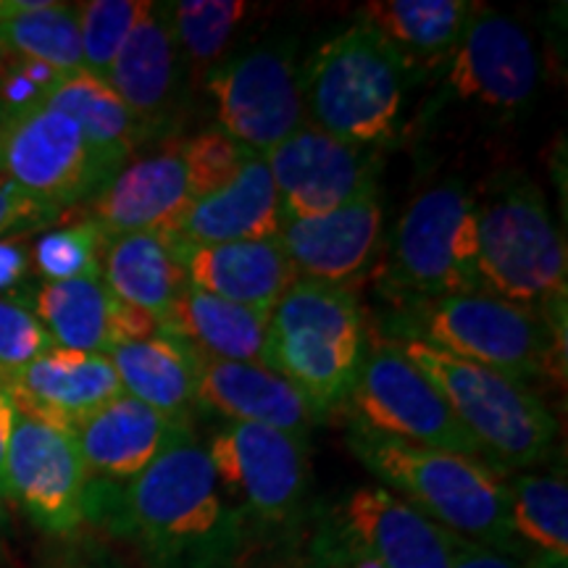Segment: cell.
Returning a JSON list of instances; mask_svg holds the SVG:
<instances>
[{
	"instance_id": "1",
	"label": "cell",
	"mask_w": 568,
	"mask_h": 568,
	"mask_svg": "<svg viewBox=\"0 0 568 568\" xmlns=\"http://www.w3.org/2000/svg\"><path fill=\"white\" fill-rule=\"evenodd\" d=\"M84 521L130 539L148 568H237L243 556L240 518L195 437L126 485L90 481Z\"/></svg>"
},
{
	"instance_id": "2",
	"label": "cell",
	"mask_w": 568,
	"mask_h": 568,
	"mask_svg": "<svg viewBox=\"0 0 568 568\" xmlns=\"http://www.w3.org/2000/svg\"><path fill=\"white\" fill-rule=\"evenodd\" d=\"M243 529V556H293L314 535L308 443L258 424L226 422L203 445ZM237 566V568H240Z\"/></svg>"
},
{
	"instance_id": "3",
	"label": "cell",
	"mask_w": 568,
	"mask_h": 568,
	"mask_svg": "<svg viewBox=\"0 0 568 568\" xmlns=\"http://www.w3.org/2000/svg\"><path fill=\"white\" fill-rule=\"evenodd\" d=\"M347 447L382 487L414 506L453 537L516 556L508 527L506 479L485 460L397 439L347 432Z\"/></svg>"
},
{
	"instance_id": "4",
	"label": "cell",
	"mask_w": 568,
	"mask_h": 568,
	"mask_svg": "<svg viewBox=\"0 0 568 568\" xmlns=\"http://www.w3.org/2000/svg\"><path fill=\"white\" fill-rule=\"evenodd\" d=\"M382 337L410 339L458 355L471 364L529 382L558 372L566 361V337L556 335L537 311L489 293L429 297L387 308L372 326Z\"/></svg>"
},
{
	"instance_id": "5",
	"label": "cell",
	"mask_w": 568,
	"mask_h": 568,
	"mask_svg": "<svg viewBox=\"0 0 568 568\" xmlns=\"http://www.w3.org/2000/svg\"><path fill=\"white\" fill-rule=\"evenodd\" d=\"M305 122L355 148L379 151L400 138L410 77L372 30L329 34L301 69Z\"/></svg>"
},
{
	"instance_id": "6",
	"label": "cell",
	"mask_w": 568,
	"mask_h": 568,
	"mask_svg": "<svg viewBox=\"0 0 568 568\" xmlns=\"http://www.w3.org/2000/svg\"><path fill=\"white\" fill-rule=\"evenodd\" d=\"M389 343L432 382L477 443L485 464L497 474L539 466L550 456L558 439V418L529 385L437 347L410 339Z\"/></svg>"
},
{
	"instance_id": "7",
	"label": "cell",
	"mask_w": 568,
	"mask_h": 568,
	"mask_svg": "<svg viewBox=\"0 0 568 568\" xmlns=\"http://www.w3.org/2000/svg\"><path fill=\"white\" fill-rule=\"evenodd\" d=\"M366 329L364 308L351 287L297 276L268 316L264 364L326 422L351 393Z\"/></svg>"
},
{
	"instance_id": "8",
	"label": "cell",
	"mask_w": 568,
	"mask_h": 568,
	"mask_svg": "<svg viewBox=\"0 0 568 568\" xmlns=\"http://www.w3.org/2000/svg\"><path fill=\"white\" fill-rule=\"evenodd\" d=\"M481 293L550 314L566 305V243L542 190L521 172L477 195Z\"/></svg>"
},
{
	"instance_id": "9",
	"label": "cell",
	"mask_w": 568,
	"mask_h": 568,
	"mask_svg": "<svg viewBox=\"0 0 568 568\" xmlns=\"http://www.w3.org/2000/svg\"><path fill=\"white\" fill-rule=\"evenodd\" d=\"M376 290L387 308L481 293L477 193L471 187L445 180L408 203L376 266Z\"/></svg>"
},
{
	"instance_id": "10",
	"label": "cell",
	"mask_w": 568,
	"mask_h": 568,
	"mask_svg": "<svg viewBox=\"0 0 568 568\" xmlns=\"http://www.w3.org/2000/svg\"><path fill=\"white\" fill-rule=\"evenodd\" d=\"M418 124L435 130L450 113L489 126L516 122L537 101L542 82L537 42L516 17L479 3L456 53L435 77Z\"/></svg>"
},
{
	"instance_id": "11",
	"label": "cell",
	"mask_w": 568,
	"mask_h": 568,
	"mask_svg": "<svg viewBox=\"0 0 568 568\" xmlns=\"http://www.w3.org/2000/svg\"><path fill=\"white\" fill-rule=\"evenodd\" d=\"M308 558L318 568H450L453 535L387 487L364 485L316 514Z\"/></svg>"
},
{
	"instance_id": "12",
	"label": "cell",
	"mask_w": 568,
	"mask_h": 568,
	"mask_svg": "<svg viewBox=\"0 0 568 568\" xmlns=\"http://www.w3.org/2000/svg\"><path fill=\"white\" fill-rule=\"evenodd\" d=\"M335 416L343 418L345 432H368L485 460L432 382L374 329H366L358 374Z\"/></svg>"
},
{
	"instance_id": "13",
	"label": "cell",
	"mask_w": 568,
	"mask_h": 568,
	"mask_svg": "<svg viewBox=\"0 0 568 568\" xmlns=\"http://www.w3.org/2000/svg\"><path fill=\"white\" fill-rule=\"evenodd\" d=\"M203 84L219 130L258 155L305 124L301 67L287 40L226 55Z\"/></svg>"
},
{
	"instance_id": "14",
	"label": "cell",
	"mask_w": 568,
	"mask_h": 568,
	"mask_svg": "<svg viewBox=\"0 0 568 568\" xmlns=\"http://www.w3.org/2000/svg\"><path fill=\"white\" fill-rule=\"evenodd\" d=\"M113 172L67 113L42 109L9 119L0 132V180L61 219L88 203Z\"/></svg>"
},
{
	"instance_id": "15",
	"label": "cell",
	"mask_w": 568,
	"mask_h": 568,
	"mask_svg": "<svg viewBox=\"0 0 568 568\" xmlns=\"http://www.w3.org/2000/svg\"><path fill=\"white\" fill-rule=\"evenodd\" d=\"M9 497L45 535H74L84 524L90 477L74 435L13 410L6 450Z\"/></svg>"
},
{
	"instance_id": "16",
	"label": "cell",
	"mask_w": 568,
	"mask_h": 568,
	"mask_svg": "<svg viewBox=\"0 0 568 568\" xmlns=\"http://www.w3.org/2000/svg\"><path fill=\"white\" fill-rule=\"evenodd\" d=\"M284 219H314L364 193L379 176V151L355 148L305 122L264 153Z\"/></svg>"
},
{
	"instance_id": "17",
	"label": "cell",
	"mask_w": 568,
	"mask_h": 568,
	"mask_svg": "<svg viewBox=\"0 0 568 568\" xmlns=\"http://www.w3.org/2000/svg\"><path fill=\"white\" fill-rule=\"evenodd\" d=\"M382 224L385 209L379 182H374L324 216L284 219L276 237L297 276L347 287V282L358 280L374 264L382 245Z\"/></svg>"
},
{
	"instance_id": "18",
	"label": "cell",
	"mask_w": 568,
	"mask_h": 568,
	"mask_svg": "<svg viewBox=\"0 0 568 568\" xmlns=\"http://www.w3.org/2000/svg\"><path fill=\"white\" fill-rule=\"evenodd\" d=\"M30 305L53 345L63 351L109 355L113 347L163 332L159 318L116 301L101 276L45 282L30 297Z\"/></svg>"
},
{
	"instance_id": "19",
	"label": "cell",
	"mask_w": 568,
	"mask_h": 568,
	"mask_svg": "<svg viewBox=\"0 0 568 568\" xmlns=\"http://www.w3.org/2000/svg\"><path fill=\"white\" fill-rule=\"evenodd\" d=\"M190 205L180 142L126 161L88 201L84 219L101 230L105 243L140 232H166Z\"/></svg>"
},
{
	"instance_id": "20",
	"label": "cell",
	"mask_w": 568,
	"mask_h": 568,
	"mask_svg": "<svg viewBox=\"0 0 568 568\" xmlns=\"http://www.w3.org/2000/svg\"><path fill=\"white\" fill-rule=\"evenodd\" d=\"M195 400L197 410H209L234 424H258L308 443L311 432L324 418L305 397L266 364H237L197 355Z\"/></svg>"
},
{
	"instance_id": "21",
	"label": "cell",
	"mask_w": 568,
	"mask_h": 568,
	"mask_svg": "<svg viewBox=\"0 0 568 568\" xmlns=\"http://www.w3.org/2000/svg\"><path fill=\"white\" fill-rule=\"evenodd\" d=\"M184 80L187 69L169 24L166 6L151 3L113 59L105 84L155 138L174 122Z\"/></svg>"
},
{
	"instance_id": "22",
	"label": "cell",
	"mask_w": 568,
	"mask_h": 568,
	"mask_svg": "<svg viewBox=\"0 0 568 568\" xmlns=\"http://www.w3.org/2000/svg\"><path fill=\"white\" fill-rule=\"evenodd\" d=\"M13 408L61 429H74L84 418L124 395L109 355L53 347L6 382Z\"/></svg>"
},
{
	"instance_id": "23",
	"label": "cell",
	"mask_w": 568,
	"mask_h": 568,
	"mask_svg": "<svg viewBox=\"0 0 568 568\" xmlns=\"http://www.w3.org/2000/svg\"><path fill=\"white\" fill-rule=\"evenodd\" d=\"M71 435L90 481L103 485H126L180 439L195 437L193 426L176 424L130 395L95 410Z\"/></svg>"
},
{
	"instance_id": "24",
	"label": "cell",
	"mask_w": 568,
	"mask_h": 568,
	"mask_svg": "<svg viewBox=\"0 0 568 568\" xmlns=\"http://www.w3.org/2000/svg\"><path fill=\"white\" fill-rule=\"evenodd\" d=\"M477 6L471 0H368L355 11V24L385 42L410 82L435 80L456 53Z\"/></svg>"
},
{
	"instance_id": "25",
	"label": "cell",
	"mask_w": 568,
	"mask_h": 568,
	"mask_svg": "<svg viewBox=\"0 0 568 568\" xmlns=\"http://www.w3.org/2000/svg\"><path fill=\"white\" fill-rule=\"evenodd\" d=\"M282 205L264 155L253 153L232 182L197 197L166 232L180 245H226L276 237Z\"/></svg>"
},
{
	"instance_id": "26",
	"label": "cell",
	"mask_w": 568,
	"mask_h": 568,
	"mask_svg": "<svg viewBox=\"0 0 568 568\" xmlns=\"http://www.w3.org/2000/svg\"><path fill=\"white\" fill-rule=\"evenodd\" d=\"M176 247L190 287L261 314H272L297 280L293 261L284 253L280 237L203 247L176 243Z\"/></svg>"
},
{
	"instance_id": "27",
	"label": "cell",
	"mask_w": 568,
	"mask_h": 568,
	"mask_svg": "<svg viewBox=\"0 0 568 568\" xmlns=\"http://www.w3.org/2000/svg\"><path fill=\"white\" fill-rule=\"evenodd\" d=\"M101 280L116 301L145 311L161 324L190 287L180 247L163 232L124 234L105 243Z\"/></svg>"
},
{
	"instance_id": "28",
	"label": "cell",
	"mask_w": 568,
	"mask_h": 568,
	"mask_svg": "<svg viewBox=\"0 0 568 568\" xmlns=\"http://www.w3.org/2000/svg\"><path fill=\"white\" fill-rule=\"evenodd\" d=\"M268 316L187 287L163 318V332L205 358L264 364Z\"/></svg>"
},
{
	"instance_id": "29",
	"label": "cell",
	"mask_w": 568,
	"mask_h": 568,
	"mask_svg": "<svg viewBox=\"0 0 568 568\" xmlns=\"http://www.w3.org/2000/svg\"><path fill=\"white\" fill-rule=\"evenodd\" d=\"M109 358L116 368L124 395L176 424L193 426L197 410L195 358L187 345L161 332L151 339L113 347Z\"/></svg>"
},
{
	"instance_id": "30",
	"label": "cell",
	"mask_w": 568,
	"mask_h": 568,
	"mask_svg": "<svg viewBox=\"0 0 568 568\" xmlns=\"http://www.w3.org/2000/svg\"><path fill=\"white\" fill-rule=\"evenodd\" d=\"M0 51L40 61L61 74H80V11L55 0H0Z\"/></svg>"
},
{
	"instance_id": "31",
	"label": "cell",
	"mask_w": 568,
	"mask_h": 568,
	"mask_svg": "<svg viewBox=\"0 0 568 568\" xmlns=\"http://www.w3.org/2000/svg\"><path fill=\"white\" fill-rule=\"evenodd\" d=\"M45 109L67 113L113 174L151 138L130 109L119 101L116 92L88 71L69 74L48 98Z\"/></svg>"
},
{
	"instance_id": "32",
	"label": "cell",
	"mask_w": 568,
	"mask_h": 568,
	"mask_svg": "<svg viewBox=\"0 0 568 568\" xmlns=\"http://www.w3.org/2000/svg\"><path fill=\"white\" fill-rule=\"evenodd\" d=\"M508 527L518 545L568 558V481L564 468L510 474L506 479Z\"/></svg>"
},
{
	"instance_id": "33",
	"label": "cell",
	"mask_w": 568,
	"mask_h": 568,
	"mask_svg": "<svg viewBox=\"0 0 568 568\" xmlns=\"http://www.w3.org/2000/svg\"><path fill=\"white\" fill-rule=\"evenodd\" d=\"M163 6L184 69L193 80H205L230 55L237 30L251 17V6L243 0H174Z\"/></svg>"
},
{
	"instance_id": "34",
	"label": "cell",
	"mask_w": 568,
	"mask_h": 568,
	"mask_svg": "<svg viewBox=\"0 0 568 568\" xmlns=\"http://www.w3.org/2000/svg\"><path fill=\"white\" fill-rule=\"evenodd\" d=\"M151 0H90L77 3L80 11V40L84 71L95 80L109 77L111 63L122 51L134 24L148 11Z\"/></svg>"
},
{
	"instance_id": "35",
	"label": "cell",
	"mask_w": 568,
	"mask_h": 568,
	"mask_svg": "<svg viewBox=\"0 0 568 568\" xmlns=\"http://www.w3.org/2000/svg\"><path fill=\"white\" fill-rule=\"evenodd\" d=\"M103 251L105 237L101 230L82 216L80 222L63 224L34 240L30 258L45 282H69L101 276Z\"/></svg>"
},
{
	"instance_id": "36",
	"label": "cell",
	"mask_w": 568,
	"mask_h": 568,
	"mask_svg": "<svg viewBox=\"0 0 568 568\" xmlns=\"http://www.w3.org/2000/svg\"><path fill=\"white\" fill-rule=\"evenodd\" d=\"M180 153L184 161V174H187L190 203L216 193L219 187L232 182L234 174L253 155V151H247L245 145H240L237 140H232L219 126H209V130L182 140Z\"/></svg>"
},
{
	"instance_id": "37",
	"label": "cell",
	"mask_w": 568,
	"mask_h": 568,
	"mask_svg": "<svg viewBox=\"0 0 568 568\" xmlns=\"http://www.w3.org/2000/svg\"><path fill=\"white\" fill-rule=\"evenodd\" d=\"M53 339L34 316L30 297L19 293L0 295V382L17 376L34 358L53 351Z\"/></svg>"
},
{
	"instance_id": "38",
	"label": "cell",
	"mask_w": 568,
	"mask_h": 568,
	"mask_svg": "<svg viewBox=\"0 0 568 568\" xmlns=\"http://www.w3.org/2000/svg\"><path fill=\"white\" fill-rule=\"evenodd\" d=\"M67 77L40 61L0 55V105L9 119L38 111Z\"/></svg>"
},
{
	"instance_id": "39",
	"label": "cell",
	"mask_w": 568,
	"mask_h": 568,
	"mask_svg": "<svg viewBox=\"0 0 568 568\" xmlns=\"http://www.w3.org/2000/svg\"><path fill=\"white\" fill-rule=\"evenodd\" d=\"M61 213H55L45 205L34 203L32 197L19 193L13 184L0 180V237H17L38 226L55 224Z\"/></svg>"
},
{
	"instance_id": "40",
	"label": "cell",
	"mask_w": 568,
	"mask_h": 568,
	"mask_svg": "<svg viewBox=\"0 0 568 568\" xmlns=\"http://www.w3.org/2000/svg\"><path fill=\"white\" fill-rule=\"evenodd\" d=\"M450 568H518L510 552L487 548V545L468 542V539L453 537V560Z\"/></svg>"
},
{
	"instance_id": "41",
	"label": "cell",
	"mask_w": 568,
	"mask_h": 568,
	"mask_svg": "<svg viewBox=\"0 0 568 568\" xmlns=\"http://www.w3.org/2000/svg\"><path fill=\"white\" fill-rule=\"evenodd\" d=\"M30 247L19 237H0V295L13 293L30 272Z\"/></svg>"
},
{
	"instance_id": "42",
	"label": "cell",
	"mask_w": 568,
	"mask_h": 568,
	"mask_svg": "<svg viewBox=\"0 0 568 568\" xmlns=\"http://www.w3.org/2000/svg\"><path fill=\"white\" fill-rule=\"evenodd\" d=\"M13 403L9 397V389L0 382V500H11L9 497V481H6V450H9L11 424H13Z\"/></svg>"
},
{
	"instance_id": "43",
	"label": "cell",
	"mask_w": 568,
	"mask_h": 568,
	"mask_svg": "<svg viewBox=\"0 0 568 568\" xmlns=\"http://www.w3.org/2000/svg\"><path fill=\"white\" fill-rule=\"evenodd\" d=\"M524 568H568V558L558 556H545V552H535V558L529 560Z\"/></svg>"
},
{
	"instance_id": "44",
	"label": "cell",
	"mask_w": 568,
	"mask_h": 568,
	"mask_svg": "<svg viewBox=\"0 0 568 568\" xmlns=\"http://www.w3.org/2000/svg\"><path fill=\"white\" fill-rule=\"evenodd\" d=\"M61 568H119L105 558H71Z\"/></svg>"
},
{
	"instance_id": "45",
	"label": "cell",
	"mask_w": 568,
	"mask_h": 568,
	"mask_svg": "<svg viewBox=\"0 0 568 568\" xmlns=\"http://www.w3.org/2000/svg\"><path fill=\"white\" fill-rule=\"evenodd\" d=\"M6 500H0V560L6 558V539H9V514H6Z\"/></svg>"
},
{
	"instance_id": "46",
	"label": "cell",
	"mask_w": 568,
	"mask_h": 568,
	"mask_svg": "<svg viewBox=\"0 0 568 568\" xmlns=\"http://www.w3.org/2000/svg\"><path fill=\"white\" fill-rule=\"evenodd\" d=\"M6 124H9V113H6L3 105H0V132H3Z\"/></svg>"
},
{
	"instance_id": "47",
	"label": "cell",
	"mask_w": 568,
	"mask_h": 568,
	"mask_svg": "<svg viewBox=\"0 0 568 568\" xmlns=\"http://www.w3.org/2000/svg\"><path fill=\"white\" fill-rule=\"evenodd\" d=\"M0 55H3V51H0Z\"/></svg>"
}]
</instances>
